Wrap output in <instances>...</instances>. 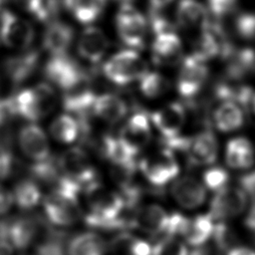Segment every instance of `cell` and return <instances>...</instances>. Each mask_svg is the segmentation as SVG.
Segmentation results:
<instances>
[{
  "label": "cell",
  "mask_w": 255,
  "mask_h": 255,
  "mask_svg": "<svg viewBox=\"0 0 255 255\" xmlns=\"http://www.w3.org/2000/svg\"><path fill=\"white\" fill-rule=\"evenodd\" d=\"M103 151L115 167L135 168L136 156L118 136L107 135L103 141Z\"/></svg>",
  "instance_id": "30"
},
{
  "label": "cell",
  "mask_w": 255,
  "mask_h": 255,
  "mask_svg": "<svg viewBox=\"0 0 255 255\" xmlns=\"http://www.w3.org/2000/svg\"><path fill=\"white\" fill-rule=\"evenodd\" d=\"M109 40L98 27L89 26L84 29L78 40L79 55L90 63L100 62L107 53Z\"/></svg>",
  "instance_id": "16"
},
{
  "label": "cell",
  "mask_w": 255,
  "mask_h": 255,
  "mask_svg": "<svg viewBox=\"0 0 255 255\" xmlns=\"http://www.w3.org/2000/svg\"><path fill=\"white\" fill-rule=\"evenodd\" d=\"M215 220L209 213L187 218L182 227L180 237L188 245L197 247L208 242L214 232Z\"/></svg>",
  "instance_id": "20"
},
{
  "label": "cell",
  "mask_w": 255,
  "mask_h": 255,
  "mask_svg": "<svg viewBox=\"0 0 255 255\" xmlns=\"http://www.w3.org/2000/svg\"><path fill=\"white\" fill-rule=\"evenodd\" d=\"M238 182L239 186L247 193L249 197L255 198V169L241 175Z\"/></svg>",
  "instance_id": "43"
},
{
  "label": "cell",
  "mask_w": 255,
  "mask_h": 255,
  "mask_svg": "<svg viewBox=\"0 0 255 255\" xmlns=\"http://www.w3.org/2000/svg\"><path fill=\"white\" fill-rule=\"evenodd\" d=\"M111 255H151L150 245L130 233H120L108 244Z\"/></svg>",
  "instance_id": "29"
},
{
  "label": "cell",
  "mask_w": 255,
  "mask_h": 255,
  "mask_svg": "<svg viewBox=\"0 0 255 255\" xmlns=\"http://www.w3.org/2000/svg\"><path fill=\"white\" fill-rule=\"evenodd\" d=\"M227 165L235 169H245L254 162V150L251 142L245 137H236L228 141L225 150Z\"/></svg>",
  "instance_id": "28"
},
{
  "label": "cell",
  "mask_w": 255,
  "mask_h": 255,
  "mask_svg": "<svg viewBox=\"0 0 255 255\" xmlns=\"http://www.w3.org/2000/svg\"><path fill=\"white\" fill-rule=\"evenodd\" d=\"M119 2H121L122 4H130V2H132L133 0H117Z\"/></svg>",
  "instance_id": "48"
},
{
  "label": "cell",
  "mask_w": 255,
  "mask_h": 255,
  "mask_svg": "<svg viewBox=\"0 0 255 255\" xmlns=\"http://www.w3.org/2000/svg\"><path fill=\"white\" fill-rule=\"evenodd\" d=\"M169 214L157 204H147L136 208L130 215V227L150 235L165 234Z\"/></svg>",
  "instance_id": "11"
},
{
  "label": "cell",
  "mask_w": 255,
  "mask_h": 255,
  "mask_svg": "<svg viewBox=\"0 0 255 255\" xmlns=\"http://www.w3.org/2000/svg\"><path fill=\"white\" fill-rule=\"evenodd\" d=\"M74 39V30L64 22H52L45 30L43 46L52 55L66 54Z\"/></svg>",
  "instance_id": "21"
},
{
  "label": "cell",
  "mask_w": 255,
  "mask_h": 255,
  "mask_svg": "<svg viewBox=\"0 0 255 255\" xmlns=\"http://www.w3.org/2000/svg\"><path fill=\"white\" fill-rule=\"evenodd\" d=\"M117 31L124 44L130 48L143 47L146 36V21L143 15L130 4H123L116 17Z\"/></svg>",
  "instance_id": "8"
},
{
  "label": "cell",
  "mask_w": 255,
  "mask_h": 255,
  "mask_svg": "<svg viewBox=\"0 0 255 255\" xmlns=\"http://www.w3.org/2000/svg\"><path fill=\"white\" fill-rule=\"evenodd\" d=\"M208 8L216 19L231 14L237 7L238 0H207Z\"/></svg>",
  "instance_id": "41"
},
{
  "label": "cell",
  "mask_w": 255,
  "mask_h": 255,
  "mask_svg": "<svg viewBox=\"0 0 255 255\" xmlns=\"http://www.w3.org/2000/svg\"><path fill=\"white\" fill-rule=\"evenodd\" d=\"M226 255H255V251L247 247H234Z\"/></svg>",
  "instance_id": "46"
},
{
  "label": "cell",
  "mask_w": 255,
  "mask_h": 255,
  "mask_svg": "<svg viewBox=\"0 0 255 255\" xmlns=\"http://www.w3.org/2000/svg\"><path fill=\"white\" fill-rule=\"evenodd\" d=\"M82 82L75 88L66 91L64 98V107L68 112L75 113L79 116L86 115L90 110L93 111L94 102L97 96Z\"/></svg>",
  "instance_id": "31"
},
{
  "label": "cell",
  "mask_w": 255,
  "mask_h": 255,
  "mask_svg": "<svg viewBox=\"0 0 255 255\" xmlns=\"http://www.w3.org/2000/svg\"><path fill=\"white\" fill-rule=\"evenodd\" d=\"M1 5H2V0H0V9H1Z\"/></svg>",
  "instance_id": "50"
},
{
  "label": "cell",
  "mask_w": 255,
  "mask_h": 255,
  "mask_svg": "<svg viewBox=\"0 0 255 255\" xmlns=\"http://www.w3.org/2000/svg\"><path fill=\"white\" fill-rule=\"evenodd\" d=\"M93 112L101 120L110 124H116L126 117L128 106L119 96L104 94L97 96L94 102Z\"/></svg>",
  "instance_id": "24"
},
{
  "label": "cell",
  "mask_w": 255,
  "mask_h": 255,
  "mask_svg": "<svg viewBox=\"0 0 255 255\" xmlns=\"http://www.w3.org/2000/svg\"><path fill=\"white\" fill-rule=\"evenodd\" d=\"M208 77V68L204 61L190 55L182 61L178 73L176 88L185 100H192L203 88Z\"/></svg>",
  "instance_id": "10"
},
{
  "label": "cell",
  "mask_w": 255,
  "mask_h": 255,
  "mask_svg": "<svg viewBox=\"0 0 255 255\" xmlns=\"http://www.w3.org/2000/svg\"><path fill=\"white\" fill-rule=\"evenodd\" d=\"M0 171H1V159H0Z\"/></svg>",
  "instance_id": "51"
},
{
  "label": "cell",
  "mask_w": 255,
  "mask_h": 255,
  "mask_svg": "<svg viewBox=\"0 0 255 255\" xmlns=\"http://www.w3.org/2000/svg\"><path fill=\"white\" fill-rule=\"evenodd\" d=\"M58 163L62 175L81 188L96 181V168L88 153L80 147L66 150Z\"/></svg>",
  "instance_id": "5"
},
{
  "label": "cell",
  "mask_w": 255,
  "mask_h": 255,
  "mask_svg": "<svg viewBox=\"0 0 255 255\" xmlns=\"http://www.w3.org/2000/svg\"><path fill=\"white\" fill-rule=\"evenodd\" d=\"M139 169L154 187H161L178 174L179 165L173 152L162 147L139 161Z\"/></svg>",
  "instance_id": "4"
},
{
  "label": "cell",
  "mask_w": 255,
  "mask_h": 255,
  "mask_svg": "<svg viewBox=\"0 0 255 255\" xmlns=\"http://www.w3.org/2000/svg\"><path fill=\"white\" fill-rule=\"evenodd\" d=\"M105 77L114 84L128 85L147 73L144 59L133 50H123L113 55L103 66Z\"/></svg>",
  "instance_id": "2"
},
{
  "label": "cell",
  "mask_w": 255,
  "mask_h": 255,
  "mask_svg": "<svg viewBox=\"0 0 255 255\" xmlns=\"http://www.w3.org/2000/svg\"><path fill=\"white\" fill-rule=\"evenodd\" d=\"M225 61L226 79L241 81L255 70V51L251 48H234Z\"/></svg>",
  "instance_id": "23"
},
{
  "label": "cell",
  "mask_w": 255,
  "mask_h": 255,
  "mask_svg": "<svg viewBox=\"0 0 255 255\" xmlns=\"http://www.w3.org/2000/svg\"><path fill=\"white\" fill-rule=\"evenodd\" d=\"M39 53L36 50H26L20 55L4 61V71L13 84H21L28 80L37 69Z\"/></svg>",
  "instance_id": "19"
},
{
  "label": "cell",
  "mask_w": 255,
  "mask_h": 255,
  "mask_svg": "<svg viewBox=\"0 0 255 255\" xmlns=\"http://www.w3.org/2000/svg\"><path fill=\"white\" fill-rule=\"evenodd\" d=\"M248 201L249 196L240 186L226 185L213 196L209 214L217 221L235 218L245 211Z\"/></svg>",
  "instance_id": "7"
},
{
  "label": "cell",
  "mask_w": 255,
  "mask_h": 255,
  "mask_svg": "<svg viewBox=\"0 0 255 255\" xmlns=\"http://www.w3.org/2000/svg\"><path fill=\"white\" fill-rule=\"evenodd\" d=\"M108 243L95 232H84L74 236L67 244L68 255H106Z\"/></svg>",
  "instance_id": "27"
},
{
  "label": "cell",
  "mask_w": 255,
  "mask_h": 255,
  "mask_svg": "<svg viewBox=\"0 0 255 255\" xmlns=\"http://www.w3.org/2000/svg\"><path fill=\"white\" fill-rule=\"evenodd\" d=\"M16 4L26 12L32 14L39 20H45L50 15V5L45 0H14Z\"/></svg>",
  "instance_id": "39"
},
{
  "label": "cell",
  "mask_w": 255,
  "mask_h": 255,
  "mask_svg": "<svg viewBox=\"0 0 255 255\" xmlns=\"http://www.w3.org/2000/svg\"><path fill=\"white\" fill-rule=\"evenodd\" d=\"M33 247L36 255H66V234L51 227L46 222Z\"/></svg>",
  "instance_id": "25"
},
{
  "label": "cell",
  "mask_w": 255,
  "mask_h": 255,
  "mask_svg": "<svg viewBox=\"0 0 255 255\" xmlns=\"http://www.w3.org/2000/svg\"><path fill=\"white\" fill-rule=\"evenodd\" d=\"M46 78L55 86L69 91L84 82V74L77 62L66 54L52 55L45 66Z\"/></svg>",
  "instance_id": "9"
},
{
  "label": "cell",
  "mask_w": 255,
  "mask_h": 255,
  "mask_svg": "<svg viewBox=\"0 0 255 255\" xmlns=\"http://www.w3.org/2000/svg\"><path fill=\"white\" fill-rule=\"evenodd\" d=\"M169 88V81L156 72H147L139 79L140 92L142 95L150 99L164 95Z\"/></svg>",
  "instance_id": "35"
},
{
  "label": "cell",
  "mask_w": 255,
  "mask_h": 255,
  "mask_svg": "<svg viewBox=\"0 0 255 255\" xmlns=\"http://www.w3.org/2000/svg\"><path fill=\"white\" fill-rule=\"evenodd\" d=\"M218 154V142L214 133L209 129H204L191 137V141L186 152L189 165L212 164Z\"/></svg>",
  "instance_id": "15"
},
{
  "label": "cell",
  "mask_w": 255,
  "mask_h": 255,
  "mask_svg": "<svg viewBox=\"0 0 255 255\" xmlns=\"http://www.w3.org/2000/svg\"><path fill=\"white\" fill-rule=\"evenodd\" d=\"M0 37L8 48L26 51L34 42L35 30L28 21L5 10L0 15Z\"/></svg>",
  "instance_id": "6"
},
{
  "label": "cell",
  "mask_w": 255,
  "mask_h": 255,
  "mask_svg": "<svg viewBox=\"0 0 255 255\" xmlns=\"http://www.w3.org/2000/svg\"><path fill=\"white\" fill-rule=\"evenodd\" d=\"M152 59L159 66H175L182 60V44L174 33L155 35L152 43Z\"/></svg>",
  "instance_id": "18"
},
{
  "label": "cell",
  "mask_w": 255,
  "mask_h": 255,
  "mask_svg": "<svg viewBox=\"0 0 255 255\" xmlns=\"http://www.w3.org/2000/svg\"><path fill=\"white\" fill-rule=\"evenodd\" d=\"M46 219L35 215H24L0 220V240L10 243L14 249L33 246Z\"/></svg>",
  "instance_id": "3"
},
{
  "label": "cell",
  "mask_w": 255,
  "mask_h": 255,
  "mask_svg": "<svg viewBox=\"0 0 255 255\" xmlns=\"http://www.w3.org/2000/svg\"><path fill=\"white\" fill-rule=\"evenodd\" d=\"M251 106H252L253 111H254V113H255V95H254V97H253V100H252V104H251Z\"/></svg>",
  "instance_id": "49"
},
{
  "label": "cell",
  "mask_w": 255,
  "mask_h": 255,
  "mask_svg": "<svg viewBox=\"0 0 255 255\" xmlns=\"http://www.w3.org/2000/svg\"><path fill=\"white\" fill-rule=\"evenodd\" d=\"M234 28L237 35L245 40L255 38V13L241 12L234 20Z\"/></svg>",
  "instance_id": "37"
},
{
  "label": "cell",
  "mask_w": 255,
  "mask_h": 255,
  "mask_svg": "<svg viewBox=\"0 0 255 255\" xmlns=\"http://www.w3.org/2000/svg\"><path fill=\"white\" fill-rule=\"evenodd\" d=\"M213 241L214 242L211 244H208V241L203 245L197 246L192 252H189L188 255H220V251L223 249V247L220 246L214 239Z\"/></svg>",
  "instance_id": "44"
},
{
  "label": "cell",
  "mask_w": 255,
  "mask_h": 255,
  "mask_svg": "<svg viewBox=\"0 0 255 255\" xmlns=\"http://www.w3.org/2000/svg\"><path fill=\"white\" fill-rule=\"evenodd\" d=\"M229 180V174L228 172L220 167V166H214L208 168L203 173V183L204 186L211 190H219L227 185V182Z\"/></svg>",
  "instance_id": "38"
},
{
  "label": "cell",
  "mask_w": 255,
  "mask_h": 255,
  "mask_svg": "<svg viewBox=\"0 0 255 255\" xmlns=\"http://www.w3.org/2000/svg\"><path fill=\"white\" fill-rule=\"evenodd\" d=\"M150 4V9L154 10H161L164 7L168 6L173 0H148Z\"/></svg>",
  "instance_id": "47"
},
{
  "label": "cell",
  "mask_w": 255,
  "mask_h": 255,
  "mask_svg": "<svg viewBox=\"0 0 255 255\" xmlns=\"http://www.w3.org/2000/svg\"><path fill=\"white\" fill-rule=\"evenodd\" d=\"M17 115L14 98L0 100V128L9 124Z\"/></svg>",
  "instance_id": "42"
},
{
  "label": "cell",
  "mask_w": 255,
  "mask_h": 255,
  "mask_svg": "<svg viewBox=\"0 0 255 255\" xmlns=\"http://www.w3.org/2000/svg\"><path fill=\"white\" fill-rule=\"evenodd\" d=\"M170 194L174 201L185 209H195L203 204L206 198L205 186L191 176H182L176 179L171 187Z\"/></svg>",
  "instance_id": "14"
},
{
  "label": "cell",
  "mask_w": 255,
  "mask_h": 255,
  "mask_svg": "<svg viewBox=\"0 0 255 255\" xmlns=\"http://www.w3.org/2000/svg\"><path fill=\"white\" fill-rule=\"evenodd\" d=\"M13 200L18 207L28 210L38 205L41 199V190L37 183L31 179L19 181L12 192Z\"/></svg>",
  "instance_id": "34"
},
{
  "label": "cell",
  "mask_w": 255,
  "mask_h": 255,
  "mask_svg": "<svg viewBox=\"0 0 255 255\" xmlns=\"http://www.w3.org/2000/svg\"><path fill=\"white\" fill-rule=\"evenodd\" d=\"M149 119L143 112L133 114L124 125L120 139L136 155L150 140Z\"/></svg>",
  "instance_id": "13"
},
{
  "label": "cell",
  "mask_w": 255,
  "mask_h": 255,
  "mask_svg": "<svg viewBox=\"0 0 255 255\" xmlns=\"http://www.w3.org/2000/svg\"><path fill=\"white\" fill-rule=\"evenodd\" d=\"M52 136L63 143L75 141L80 134V125L71 115H60L50 126Z\"/></svg>",
  "instance_id": "33"
},
{
  "label": "cell",
  "mask_w": 255,
  "mask_h": 255,
  "mask_svg": "<svg viewBox=\"0 0 255 255\" xmlns=\"http://www.w3.org/2000/svg\"><path fill=\"white\" fill-rule=\"evenodd\" d=\"M188 253L185 243L173 236L165 235L151 247V255H188Z\"/></svg>",
  "instance_id": "36"
},
{
  "label": "cell",
  "mask_w": 255,
  "mask_h": 255,
  "mask_svg": "<svg viewBox=\"0 0 255 255\" xmlns=\"http://www.w3.org/2000/svg\"><path fill=\"white\" fill-rule=\"evenodd\" d=\"M212 122L221 131L236 130L244 124V111L235 103L220 102L213 111Z\"/></svg>",
  "instance_id": "26"
},
{
  "label": "cell",
  "mask_w": 255,
  "mask_h": 255,
  "mask_svg": "<svg viewBox=\"0 0 255 255\" xmlns=\"http://www.w3.org/2000/svg\"><path fill=\"white\" fill-rule=\"evenodd\" d=\"M209 21L206 8L195 0H180L176 8V22L184 29L203 30Z\"/></svg>",
  "instance_id": "22"
},
{
  "label": "cell",
  "mask_w": 255,
  "mask_h": 255,
  "mask_svg": "<svg viewBox=\"0 0 255 255\" xmlns=\"http://www.w3.org/2000/svg\"><path fill=\"white\" fill-rule=\"evenodd\" d=\"M18 143L22 152L35 162L50 158V144L44 130L35 124L23 126L18 132Z\"/></svg>",
  "instance_id": "12"
},
{
  "label": "cell",
  "mask_w": 255,
  "mask_h": 255,
  "mask_svg": "<svg viewBox=\"0 0 255 255\" xmlns=\"http://www.w3.org/2000/svg\"><path fill=\"white\" fill-rule=\"evenodd\" d=\"M149 23L151 29L155 35L174 33L173 24L160 13V10L150 9L149 13Z\"/></svg>",
  "instance_id": "40"
},
{
  "label": "cell",
  "mask_w": 255,
  "mask_h": 255,
  "mask_svg": "<svg viewBox=\"0 0 255 255\" xmlns=\"http://www.w3.org/2000/svg\"><path fill=\"white\" fill-rule=\"evenodd\" d=\"M107 0H64L65 7L81 23L96 21L102 14Z\"/></svg>",
  "instance_id": "32"
},
{
  "label": "cell",
  "mask_w": 255,
  "mask_h": 255,
  "mask_svg": "<svg viewBox=\"0 0 255 255\" xmlns=\"http://www.w3.org/2000/svg\"><path fill=\"white\" fill-rule=\"evenodd\" d=\"M80 190V186L61 175L57 185L43 201L46 220L61 227L75 224L82 215L78 201Z\"/></svg>",
  "instance_id": "1"
},
{
  "label": "cell",
  "mask_w": 255,
  "mask_h": 255,
  "mask_svg": "<svg viewBox=\"0 0 255 255\" xmlns=\"http://www.w3.org/2000/svg\"><path fill=\"white\" fill-rule=\"evenodd\" d=\"M154 127L160 131L162 137L178 134L186 120L184 107L179 103H170L153 112L150 116Z\"/></svg>",
  "instance_id": "17"
},
{
  "label": "cell",
  "mask_w": 255,
  "mask_h": 255,
  "mask_svg": "<svg viewBox=\"0 0 255 255\" xmlns=\"http://www.w3.org/2000/svg\"><path fill=\"white\" fill-rule=\"evenodd\" d=\"M13 203L14 200L12 192L0 184V215L6 213Z\"/></svg>",
  "instance_id": "45"
}]
</instances>
